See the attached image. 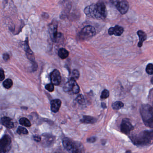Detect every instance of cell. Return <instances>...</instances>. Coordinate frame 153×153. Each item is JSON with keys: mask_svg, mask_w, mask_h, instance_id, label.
Wrapping results in <instances>:
<instances>
[{"mask_svg": "<svg viewBox=\"0 0 153 153\" xmlns=\"http://www.w3.org/2000/svg\"><path fill=\"white\" fill-rule=\"evenodd\" d=\"M84 13L88 17L103 20L107 16V7L103 1L88 5L84 9Z\"/></svg>", "mask_w": 153, "mask_h": 153, "instance_id": "cell-1", "label": "cell"}, {"mask_svg": "<svg viewBox=\"0 0 153 153\" xmlns=\"http://www.w3.org/2000/svg\"><path fill=\"white\" fill-rule=\"evenodd\" d=\"M153 132L151 131H144L139 134L130 137L134 145L139 146H145L150 145L153 140Z\"/></svg>", "mask_w": 153, "mask_h": 153, "instance_id": "cell-2", "label": "cell"}, {"mask_svg": "<svg viewBox=\"0 0 153 153\" xmlns=\"http://www.w3.org/2000/svg\"><path fill=\"white\" fill-rule=\"evenodd\" d=\"M141 114L144 124L147 127L153 128V108L149 104H144L141 108Z\"/></svg>", "mask_w": 153, "mask_h": 153, "instance_id": "cell-3", "label": "cell"}, {"mask_svg": "<svg viewBox=\"0 0 153 153\" xmlns=\"http://www.w3.org/2000/svg\"><path fill=\"white\" fill-rule=\"evenodd\" d=\"M63 144L64 148L70 153H81L84 150L82 143L70 138H64L63 140Z\"/></svg>", "mask_w": 153, "mask_h": 153, "instance_id": "cell-4", "label": "cell"}, {"mask_svg": "<svg viewBox=\"0 0 153 153\" xmlns=\"http://www.w3.org/2000/svg\"><path fill=\"white\" fill-rule=\"evenodd\" d=\"M96 34L95 29L91 25L84 27L78 35V39L81 41H86L92 38Z\"/></svg>", "mask_w": 153, "mask_h": 153, "instance_id": "cell-5", "label": "cell"}, {"mask_svg": "<svg viewBox=\"0 0 153 153\" xmlns=\"http://www.w3.org/2000/svg\"><path fill=\"white\" fill-rule=\"evenodd\" d=\"M63 90L70 95H76L79 92L80 88L75 80L70 79L64 85Z\"/></svg>", "mask_w": 153, "mask_h": 153, "instance_id": "cell-6", "label": "cell"}, {"mask_svg": "<svg viewBox=\"0 0 153 153\" xmlns=\"http://www.w3.org/2000/svg\"><path fill=\"white\" fill-rule=\"evenodd\" d=\"M109 2L121 14H124L128 12L129 5L126 0H109Z\"/></svg>", "mask_w": 153, "mask_h": 153, "instance_id": "cell-7", "label": "cell"}, {"mask_svg": "<svg viewBox=\"0 0 153 153\" xmlns=\"http://www.w3.org/2000/svg\"><path fill=\"white\" fill-rule=\"evenodd\" d=\"M11 137L9 135H5L0 139V153H7L11 148Z\"/></svg>", "mask_w": 153, "mask_h": 153, "instance_id": "cell-8", "label": "cell"}, {"mask_svg": "<svg viewBox=\"0 0 153 153\" xmlns=\"http://www.w3.org/2000/svg\"><path fill=\"white\" fill-rule=\"evenodd\" d=\"M58 23L57 21L53 20L49 25V31L51 39L54 42H57L59 34L58 33Z\"/></svg>", "mask_w": 153, "mask_h": 153, "instance_id": "cell-9", "label": "cell"}, {"mask_svg": "<svg viewBox=\"0 0 153 153\" xmlns=\"http://www.w3.org/2000/svg\"><path fill=\"white\" fill-rule=\"evenodd\" d=\"M133 129L134 127L129 119L125 118L122 120L120 125V130L122 133L128 135Z\"/></svg>", "mask_w": 153, "mask_h": 153, "instance_id": "cell-10", "label": "cell"}, {"mask_svg": "<svg viewBox=\"0 0 153 153\" xmlns=\"http://www.w3.org/2000/svg\"><path fill=\"white\" fill-rule=\"evenodd\" d=\"M24 50L25 51L26 54L27 58L33 63V64H37L36 62H35V60L34 55L33 52L32 51V50H31L29 46V38H28V37L26 38L24 44Z\"/></svg>", "mask_w": 153, "mask_h": 153, "instance_id": "cell-11", "label": "cell"}, {"mask_svg": "<svg viewBox=\"0 0 153 153\" xmlns=\"http://www.w3.org/2000/svg\"><path fill=\"white\" fill-rule=\"evenodd\" d=\"M42 143L43 146L46 147L52 146L55 141V137L48 133L43 134Z\"/></svg>", "mask_w": 153, "mask_h": 153, "instance_id": "cell-12", "label": "cell"}, {"mask_svg": "<svg viewBox=\"0 0 153 153\" xmlns=\"http://www.w3.org/2000/svg\"><path fill=\"white\" fill-rule=\"evenodd\" d=\"M50 79L54 85H59L61 83V76L60 72L57 69L54 70L50 75Z\"/></svg>", "mask_w": 153, "mask_h": 153, "instance_id": "cell-13", "label": "cell"}, {"mask_svg": "<svg viewBox=\"0 0 153 153\" xmlns=\"http://www.w3.org/2000/svg\"><path fill=\"white\" fill-rule=\"evenodd\" d=\"M124 29L122 27L116 25L115 27H111L109 29L108 34L112 36L114 35L116 36H120L124 33Z\"/></svg>", "mask_w": 153, "mask_h": 153, "instance_id": "cell-14", "label": "cell"}, {"mask_svg": "<svg viewBox=\"0 0 153 153\" xmlns=\"http://www.w3.org/2000/svg\"><path fill=\"white\" fill-rule=\"evenodd\" d=\"M62 101L60 99H56L51 101V109L54 113H57L60 109Z\"/></svg>", "mask_w": 153, "mask_h": 153, "instance_id": "cell-15", "label": "cell"}, {"mask_svg": "<svg viewBox=\"0 0 153 153\" xmlns=\"http://www.w3.org/2000/svg\"><path fill=\"white\" fill-rule=\"evenodd\" d=\"M1 123L3 125L8 129H11L14 128V124L9 117H4L2 118L1 120Z\"/></svg>", "mask_w": 153, "mask_h": 153, "instance_id": "cell-16", "label": "cell"}, {"mask_svg": "<svg viewBox=\"0 0 153 153\" xmlns=\"http://www.w3.org/2000/svg\"><path fill=\"white\" fill-rule=\"evenodd\" d=\"M137 34L139 38V41L138 43V46L141 47L143 45V43L146 40L147 38V35L145 32L141 30H139L137 32Z\"/></svg>", "mask_w": 153, "mask_h": 153, "instance_id": "cell-17", "label": "cell"}, {"mask_svg": "<svg viewBox=\"0 0 153 153\" xmlns=\"http://www.w3.org/2000/svg\"><path fill=\"white\" fill-rule=\"evenodd\" d=\"M81 123L85 124H95L97 122V119L93 117L88 116H84L83 119L80 120Z\"/></svg>", "mask_w": 153, "mask_h": 153, "instance_id": "cell-18", "label": "cell"}, {"mask_svg": "<svg viewBox=\"0 0 153 153\" xmlns=\"http://www.w3.org/2000/svg\"><path fill=\"white\" fill-rule=\"evenodd\" d=\"M69 53L68 51L64 48H61L59 49L58 52V55L62 59L67 58L69 56Z\"/></svg>", "mask_w": 153, "mask_h": 153, "instance_id": "cell-19", "label": "cell"}, {"mask_svg": "<svg viewBox=\"0 0 153 153\" xmlns=\"http://www.w3.org/2000/svg\"><path fill=\"white\" fill-rule=\"evenodd\" d=\"M19 124L22 126L27 127H29L31 126V123L30 121L26 118H22L21 119H20Z\"/></svg>", "mask_w": 153, "mask_h": 153, "instance_id": "cell-20", "label": "cell"}, {"mask_svg": "<svg viewBox=\"0 0 153 153\" xmlns=\"http://www.w3.org/2000/svg\"><path fill=\"white\" fill-rule=\"evenodd\" d=\"M124 104L122 102L120 101H116L112 105V107L114 109L118 110L124 107Z\"/></svg>", "mask_w": 153, "mask_h": 153, "instance_id": "cell-21", "label": "cell"}, {"mask_svg": "<svg viewBox=\"0 0 153 153\" xmlns=\"http://www.w3.org/2000/svg\"><path fill=\"white\" fill-rule=\"evenodd\" d=\"M80 77V72L79 71L76 69L73 70L71 74V77L70 79L76 80H78Z\"/></svg>", "mask_w": 153, "mask_h": 153, "instance_id": "cell-22", "label": "cell"}, {"mask_svg": "<svg viewBox=\"0 0 153 153\" xmlns=\"http://www.w3.org/2000/svg\"><path fill=\"white\" fill-rule=\"evenodd\" d=\"M3 85L4 87L6 89H9L12 86V80L10 79H8L3 82Z\"/></svg>", "mask_w": 153, "mask_h": 153, "instance_id": "cell-23", "label": "cell"}, {"mask_svg": "<svg viewBox=\"0 0 153 153\" xmlns=\"http://www.w3.org/2000/svg\"><path fill=\"white\" fill-rule=\"evenodd\" d=\"M17 133H18L19 135L20 134H25V135H27V134L29 133V132L27 131L26 128H23L22 127H18V128L17 130Z\"/></svg>", "mask_w": 153, "mask_h": 153, "instance_id": "cell-24", "label": "cell"}, {"mask_svg": "<svg viewBox=\"0 0 153 153\" xmlns=\"http://www.w3.org/2000/svg\"><path fill=\"white\" fill-rule=\"evenodd\" d=\"M77 103L80 105H84L85 104V100L84 97L82 95H79L76 98Z\"/></svg>", "mask_w": 153, "mask_h": 153, "instance_id": "cell-25", "label": "cell"}, {"mask_svg": "<svg viewBox=\"0 0 153 153\" xmlns=\"http://www.w3.org/2000/svg\"><path fill=\"white\" fill-rule=\"evenodd\" d=\"M146 72L147 74L152 75L153 74V65L152 63H149L146 67Z\"/></svg>", "mask_w": 153, "mask_h": 153, "instance_id": "cell-26", "label": "cell"}, {"mask_svg": "<svg viewBox=\"0 0 153 153\" xmlns=\"http://www.w3.org/2000/svg\"><path fill=\"white\" fill-rule=\"evenodd\" d=\"M109 93L108 90L107 89H105L102 92L101 96V98L103 99H107L109 96Z\"/></svg>", "mask_w": 153, "mask_h": 153, "instance_id": "cell-27", "label": "cell"}, {"mask_svg": "<svg viewBox=\"0 0 153 153\" xmlns=\"http://www.w3.org/2000/svg\"><path fill=\"white\" fill-rule=\"evenodd\" d=\"M46 90H48V91L50 92H52L54 91V85L53 84H49L46 85Z\"/></svg>", "mask_w": 153, "mask_h": 153, "instance_id": "cell-28", "label": "cell"}, {"mask_svg": "<svg viewBox=\"0 0 153 153\" xmlns=\"http://www.w3.org/2000/svg\"><path fill=\"white\" fill-rule=\"evenodd\" d=\"M5 78L4 71L2 68H0V81H3Z\"/></svg>", "mask_w": 153, "mask_h": 153, "instance_id": "cell-29", "label": "cell"}, {"mask_svg": "<svg viewBox=\"0 0 153 153\" xmlns=\"http://www.w3.org/2000/svg\"><path fill=\"white\" fill-rule=\"evenodd\" d=\"M97 140V137H91L87 139V141L90 143H94Z\"/></svg>", "mask_w": 153, "mask_h": 153, "instance_id": "cell-30", "label": "cell"}, {"mask_svg": "<svg viewBox=\"0 0 153 153\" xmlns=\"http://www.w3.org/2000/svg\"><path fill=\"white\" fill-rule=\"evenodd\" d=\"M3 59L5 61H7L10 59V55L7 53H5L3 55Z\"/></svg>", "mask_w": 153, "mask_h": 153, "instance_id": "cell-31", "label": "cell"}, {"mask_svg": "<svg viewBox=\"0 0 153 153\" xmlns=\"http://www.w3.org/2000/svg\"><path fill=\"white\" fill-rule=\"evenodd\" d=\"M33 139L37 142H40V141L41 140V138L40 136L37 135V136H33Z\"/></svg>", "mask_w": 153, "mask_h": 153, "instance_id": "cell-32", "label": "cell"}, {"mask_svg": "<svg viewBox=\"0 0 153 153\" xmlns=\"http://www.w3.org/2000/svg\"><path fill=\"white\" fill-rule=\"evenodd\" d=\"M42 16L44 18H47L49 17V15H48V14H47L46 13H43Z\"/></svg>", "mask_w": 153, "mask_h": 153, "instance_id": "cell-33", "label": "cell"}, {"mask_svg": "<svg viewBox=\"0 0 153 153\" xmlns=\"http://www.w3.org/2000/svg\"><path fill=\"white\" fill-rule=\"evenodd\" d=\"M101 107H102L103 108L105 109L106 108H107V105H106V104H105V103H101Z\"/></svg>", "mask_w": 153, "mask_h": 153, "instance_id": "cell-34", "label": "cell"}]
</instances>
